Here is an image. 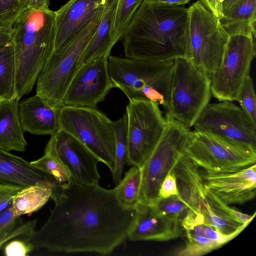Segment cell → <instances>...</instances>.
<instances>
[{"instance_id": "obj_17", "label": "cell", "mask_w": 256, "mask_h": 256, "mask_svg": "<svg viewBox=\"0 0 256 256\" xmlns=\"http://www.w3.org/2000/svg\"><path fill=\"white\" fill-rule=\"evenodd\" d=\"M54 136L57 153L71 178L80 183L98 184L100 177L96 157L80 140L62 130L58 129Z\"/></svg>"}, {"instance_id": "obj_39", "label": "cell", "mask_w": 256, "mask_h": 256, "mask_svg": "<svg viewBox=\"0 0 256 256\" xmlns=\"http://www.w3.org/2000/svg\"><path fill=\"white\" fill-rule=\"evenodd\" d=\"M20 218L14 215L12 204L0 213V234L14 224Z\"/></svg>"}, {"instance_id": "obj_10", "label": "cell", "mask_w": 256, "mask_h": 256, "mask_svg": "<svg viewBox=\"0 0 256 256\" xmlns=\"http://www.w3.org/2000/svg\"><path fill=\"white\" fill-rule=\"evenodd\" d=\"M188 57L210 76L219 66L230 35L199 0L188 8Z\"/></svg>"}, {"instance_id": "obj_31", "label": "cell", "mask_w": 256, "mask_h": 256, "mask_svg": "<svg viewBox=\"0 0 256 256\" xmlns=\"http://www.w3.org/2000/svg\"><path fill=\"white\" fill-rule=\"evenodd\" d=\"M37 222V220H34L23 222L20 218L14 224L0 234V248L14 238L30 241L36 232Z\"/></svg>"}, {"instance_id": "obj_6", "label": "cell", "mask_w": 256, "mask_h": 256, "mask_svg": "<svg viewBox=\"0 0 256 256\" xmlns=\"http://www.w3.org/2000/svg\"><path fill=\"white\" fill-rule=\"evenodd\" d=\"M210 76L186 58L174 60L166 115L190 128L209 104Z\"/></svg>"}, {"instance_id": "obj_21", "label": "cell", "mask_w": 256, "mask_h": 256, "mask_svg": "<svg viewBox=\"0 0 256 256\" xmlns=\"http://www.w3.org/2000/svg\"><path fill=\"white\" fill-rule=\"evenodd\" d=\"M56 182H59L30 162L0 150V185H12L24 188L32 186Z\"/></svg>"}, {"instance_id": "obj_18", "label": "cell", "mask_w": 256, "mask_h": 256, "mask_svg": "<svg viewBox=\"0 0 256 256\" xmlns=\"http://www.w3.org/2000/svg\"><path fill=\"white\" fill-rule=\"evenodd\" d=\"M128 238L132 241L165 242L178 238L182 232L180 220L162 214L155 206L138 202Z\"/></svg>"}, {"instance_id": "obj_8", "label": "cell", "mask_w": 256, "mask_h": 256, "mask_svg": "<svg viewBox=\"0 0 256 256\" xmlns=\"http://www.w3.org/2000/svg\"><path fill=\"white\" fill-rule=\"evenodd\" d=\"M166 126L154 150L140 168L142 181L138 202L155 205L162 182L184 152L192 130L166 114Z\"/></svg>"}, {"instance_id": "obj_4", "label": "cell", "mask_w": 256, "mask_h": 256, "mask_svg": "<svg viewBox=\"0 0 256 256\" xmlns=\"http://www.w3.org/2000/svg\"><path fill=\"white\" fill-rule=\"evenodd\" d=\"M108 66L114 88H120L129 100H150L162 106L166 112L174 61L110 56Z\"/></svg>"}, {"instance_id": "obj_14", "label": "cell", "mask_w": 256, "mask_h": 256, "mask_svg": "<svg viewBox=\"0 0 256 256\" xmlns=\"http://www.w3.org/2000/svg\"><path fill=\"white\" fill-rule=\"evenodd\" d=\"M194 130L211 134L256 152V126L232 102L208 104L194 122Z\"/></svg>"}, {"instance_id": "obj_30", "label": "cell", "mask_w": 256, "mask_h": 256, "mask_svg": "<svg viewBox=\"0 0 256 256\" xmlns=\"http://www.w3.org/2000/svg\"><path fill=\"white\" fill-rule=\"evenodd\" d=\"M145 0H118L110 38L114 46L122 38L134 15Z\"/></svg>"}, {"instance_id": "obj_36", "label": "cell", "mask_w": 256, "mask_h": 256, "mask_svg": "<svg viewBox=\"0 0 256 256\" xmlns=\"http://www.w3.org/2000/svg\"><path fill=\"white\" fill-rule=\"evenodd\" d=\"M218 18L230 10L238 0H199Z\"/></svg>"}, {"instance_id": "obj_35", "label": "cell", "mask_w": 256, "mask_h": 256, "mask_svg": "<svg viewBox=\"0 0 256 256\" xmlns=\"http://www.w3.org/2000/svg\"><path fill=\"white\" fill-rule=\"evenodd\" d=\"M33 250L30 241L20 238H14L6 244L4 247V254L6 256H24Z\"/></svg>"}, {"instance_id": "obj_33", "label": "cell", "mask_w": 256, "mask_h": 256, "mask_svg": "<svg viewBox=\"0 0 256 256\" xmlns=\"http://www.w3.org/2000/svg\"><path fill=\"white\" fill-rule=\"evenodd\" d=\"M252 122L256 126V96L252 78L248 76L244 82L236 100Z\"/></svg>"}, {"instance_id": "obj_5", "label": "cell", "mask_w": 256, "mask_h": 256, "mask_svg": "<svg viewBox=\"0 0 256 256\" xmlns=\"http://www.w3.org/2000/svg\"><path fill=\"white\" fill-rule=\"evenodd\" d=\"M102 10L87 23L70 43L53 51L40 72L36 94L52 106H62L67 90L83 65L85 50L96 31Z\"/></svg>"}, {"instance_id": "obj_23", "label": "cell", "mask_w": 256, "mask_h": 256, "mask_svg": "<svg viewBox=\"0 0 256 256\" xmlns=\"http://www.w3.org/2000/svg\"><path fill=\"white\" fill-rule=\"evenodd\" d=\"M118 0H106L96 31L84 52L83 64L94 60L108 58L114 46L110 38Z\"/></svg>"}, {"instance_id": "obj_34", "label": "cell", "mask_w": 256, "mask_h": 256, "mask_svg": "<svg viewBox=\"0 0 256 256\" xmlns=\"http://www.w3.org/2000/svg\"><path fill=\"white\" fill-rule=\"evenodd\" d=\"M154 206L162 214L180 220L184 212L188 209L182 199L176 196L160 198Z\"/></svg>"}, {"instance_id": "obj_24", "label": "cell", "mask_w": 256, "mask_h": 256, "mask_svg": "<svg viewBox=\"0 0 256 256\" xmlns=\"http://www.w3.org/2000/svg\"><path fill=\"white\" fill-rule=\"evenodd\" d=\"M219 20L229 35L256 38V0H238Z\"/></svg>"}, {"instance_id": "obj_27", "label": "cell", "mask_w": 256, "mask_h": 256, "mask_svg": "<svg viewBox=\"0 0 256 256\" xmlns=\"http://www.w3.org/2000/svg\"><path fill=\"white\" fill-rule=\"evenodd\" d=\"M30 163L38 169L51 175L60 183L66 182L72 177L69 170L57 153L54 134L50 136L46 146L44 155Z\"/></svg>"}, {"instance_id": "obj_1", "label": "cell", "mask_w": 256, "mask_h": 256, "mask_svg": "<svg viewBox=\"0 0 256 256\" xmlns=\"http://www.w3.org/2000/svg\"><path fill=\"white\" fill-rule=\"evenodd\" d=\"M52 199L48 219L30 240L33 250L108 254L128 238L135 208L122 206L113 189L71 178Z\"/></svg>"}, {"instance_id": "obj_41", "label": "cell", "mask_w": 256, "mask_h": 256, "mask_svg": "<svg viewBox=\"0 0 256 256\" xmlns=\"http://www.w3.org/2000/svg\"><path fill=\"white\" fill-rule=\"evenodd\" d=\"M50 0H30L28 8L40 9L49 8Z\"/></svg>"}, {"instance_id": "obj_9", "label": "cell", "mask_w": 256, "mask_h": 256, "mask_svg": "<svg viewBox=\"0 0 256 256\" xmlns=\"http://www.w3.org/2000/svg\"><path fill=\"white\" fill-rule=\"evenodd\" d=\"M172 172L180 194L189 210L202 216L206 224L222 234L242 232L248 224H241L220 208L204 186L200 168L182 154Z\"/></svg>"}, {"instance_id": "obj_43", "label": "cell", "mask_w": 256, "mask_h": 256, "mask_svg": "<svg viewBox=\"0 0 256 256\" xmlns=\"http://www.w3.org/2000/svg\"><path fill=\"white\" fill-rule=\"evenodd\" d=\"M2 100L0 98V102Z\"/></svg>"}, {"instance_id": "obj_2", "label": "cell", "mask_w": 256, "mask_h": 256, "mask_svg": "<svg viewBox=\"0 0 256 256\" xmlns=\"http://www.w3.org/2000/svg\"><path fill=\"white\" fill-rule=\"evenodd\" d=\"M188 8L145 0L122 38L126 58L174 61L188 57Z\"/></svg>"}, {"instance_id": "obj_12", "label": "cell", "mask_w": 256, "mask_h": 256, "mask_svg": "<svg viewBox=\"0 0 256 256\" xmlns=\"http://www.w3.org/2000/svg\"><path fill=\"white\" fill-rule=\"evenodd\" d=\"M128 155L126 164L141 168L158 144L166 126L156 103L132 100L126 106Z\"/></svg>"}, {"instance_id": "obj_38", "label": "cell", "mask_w": 256, "mask_h": 256, "mask_svg": "<svg viewBox=\"0 0 256 256\" xmlns=\"http://www.w3.org/2000/svg\"><path fill=\"white\" fill-rule=\"evenodd\" d=\"M22 189L12 185H0V213L12 204L14 196Z\"/></svg>"}, {"instance_id": "obj_28", "label": "cell", "mask_w": 256, "mask_h": 256, "mask_svg": "<svg viewBox=\"0 0 256 256\" xmlns=\"http://www.w3.org/2000/svg\"><path fill=\"white\" fill-rule=\"evenodd\" d=\"M141 181V168L132 166L113 188L118 200L122 206L134 207L138 200Z\"/></svg>"}, {"instance_id": "obj_26", "label": "cell", "mask_w": 256, "mask_h": 256, "mask_svg": "<svg viewBox=\"0 0 256 256\" xmlns=\"http://www.w3.org/2000/svg\"><path fill=\"white\" fill-rule=\"evenodd\" d=\"M0 98H16L14 53L11 42L0 48Z\"/></svg>"}, {"instance_id": "obj_37", "label": "cell", "mask_w": 256, "mask_h": 256, "mask_svg": "<svg viewBox=\"0 0 256 256\" xmlns=\"http://www.w3.org/2000/svg\"><path fill=\"white\" fill-rule=\"evenodd\" d=\"M171 196H176L182 198L178 191L176 178L172 172L164 178L158 192L159 198H166Z\"/></svg>"}, {"instance_id": "obj_7", "label": "cell", "mask_w": 256, "mask_h": 256, "mask_svg": "<svg viewBox=\"0 0 256 256\" xmlns=\"http://www.w3.org/2000/svg\"><path fill=\"white\" fill-rule=\"evenodd\" d=\"M58 121L59 129L80 140L112 172L116 148L113 121L96 108L68 106L59 108Z\"/></svg>"}, {"instance_id": "obj_11", "label": "cell", "mask_w": 256, "mask_h": 256, "mask_svg": "<svg viewBox=\"0 0 256 256\" xmlns=\"http://www.w3.org/2000/svg\"><path fill=\"white\" fill-rule=\"evenodd\" d=\"M255 38L242 34L230 36L220 64L210 76L211 94L219 102L236 100L250 76L256 55Z\"/></svg>"}, {"instance_id": "obj_15", "label": "cell", "mask_w": 256, "mask_h": 256, "mask_svg": "<svg viewBox=\"0 0 256 256\" xmlns=\"http://www.w3.org/2000/svg\"><path fill=\"white\" fill-rule=\"evenodd\" d=\"M113 88L108 58L94 60L83 64L78 70L65 94L62 106L96 108Z\"/></svg>"}, {"instance_id": "obj_32", "label": "cell", "mask_w": 256, "mask_h": 256, "mask_svg": "<svg viewBox=\"0 0 256 256\" xmlns=\"http://www.w3.org/2000/svg\"><path fill=\"white\" fill-rule=\"evenodd\" d=\"M30 0H0V28H10L20 15L28 8Z\"/></svg>"}, {"instance_id": "obj_19", "label": "cell", "mask_w": 256, "mask_h": 256, "mask_svg": "<svg viewBox=\"0 0 256 256\" xmlns=\"http://www.w3.org/2000/svg\"><path fill=\"white\" fill-rule=\"evenodd\" d=\"M106 0H69L55 11L54 50L68 44L104 8Z\"/></svg>"}, {"instance_id": "obj_22", "label": "cell", "mask_w": 256, "mask_h": 256, "mask_svg": "<svg viewBox=\"0 0 256 256\" xmlns=\"http://www.w3.org/2000/svg\"><path fill=\"white\" fill-rule=\"evenodd\" d=\"M16 98L0 102V150L9 152L26 150L24 138Z\"/></svg>"}, {"instance_id": "obj_29", "label": "cell", "mask_w": 256, "mask_h": 256, "mask_svg": "<svg viewBox=\"0 0 256 256\" xmlns=\"http://www.w3.org/2000/svg\"><path fill=\"white\" fill-rule=\"evenodd\" d=\"M115 137V158L112 178L116 185L122 178L124 166L128 155L127 116L126 114L118 120L113 122Z\"/></svg>"}, {"instance_id": "obj_16", "label": "cell", "mask_w": 256, "mask_h": 256, "mask_svg": "<svg viewBox=\"0 0 256 256\" xmlns=\"http://www.w3.org/2000/svg\"><path fill=\"white\" fill-rule=\"evenodd\" d=\"M201 174L206 187L228 205L242 204L256 196V164L234 171Z\"/></svg>"}, {"instance_id": "obj_13", "label": "cell", "mask_w": 256, "mask_h": 256, "mask_svg": "<svg viewBox=\"0 0 256 256\" xmlns=\"http://www.w3.org/2000/svg\"><path fill=\"white\" fill-rule=\"evenodd\" d=\"M184 154L207 172L234 171L256 162V152L211 134L195 130L191 132Z\"/></svg>"}, {"instance_id": "obj_25", "label": "cell", "mask_w": 256, "mask_h": 256, "mask_svg": "<svg viewBox=\"0 0 256 256\" xmlns=\"http://www.w3.org/2000/svg\"><path fill=\"white\" fill-rule=\"evenodd\" d=\"M62 183L32 186L20 190L12 202L16 217L30 214L42 207L52 197Z\"/></svg>"}, {"instance_id": "obj_20", "label": "cell", "mask_w": 256, "mask_h": 256, "mask_svg": "<svg viewBox=\"0 0 256 256\" xmlns=\"http://www.w3.org/2000/svg\"><path fill=\"white\" fill-rule=\"evenodd\" d=\"M58 108L36 94L21 100L18 110L24 132L36 135L54 134L59 129Z\"/></svg>"}, {"instance_id": "obj_3", "label": "cell", "mask_w": 256, "mask_h": 256, "mask_svg": "<svg viewBox=\"0 0 256 256\" xmlns=\"http://www.w3.org/2000/svg\"><path fill=\"white\" fill-rule=\"evenodd\" d=\"M16 64V98L32 90L54 50L55 11L28 8L10 28Z\"/></svg>"}, {"instance_id": "obj_40", "label": "cell", "mask_w": 256, "mask_h": 256, "mask_svg": "<svg viewBox=\"0 0 256 256\" xmlns=\"http://www.w3.org/2000/svg\"><path fill=\"white\" fill-rule=\"evenodd\" d=\"M12 34L10 28H0V48H2L12 41Z\"/></svg>"}, {"instance_id": "obj_42", "label": "cell", "mask_w": 256, "mask_h": 256, "mask_svg": "<svg viewBox=\"0 0 256 256\" xmlns=\"http://www.w3.org/2000/svg\"><path fill=\"white\" fill-rule=\"evenodd\" d=\"M156 2L169 6H183L190 0H152Z\"/></svg>"}]
</instances>
